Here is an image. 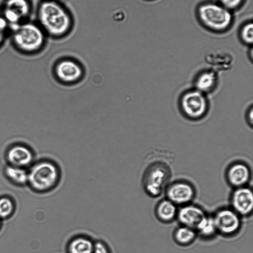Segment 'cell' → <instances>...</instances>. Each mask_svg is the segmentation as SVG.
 Listing matches in <instances>:
<instances>
[{"label": "cell", "instance_id": "8", "mask_svg": "<svg viewBox=\"0 0 253 253\" xmlns=\"http://www.w3.org/2000/svg\"><path fill=\"white\" fill-rule=\"evenodd\" d=\"M55 78L64 84H73L82 80L84 70L82 65L77 60L64 58L57 61L53 67Z\"/></svg>", "mask_w": 253, "mask_h": 253}, {"label": "cell", "instance_id": "2", "mask_svg": "<svg viewBox=\"0 0 253 253\" xmlns=\"http://www.w3.org/2000/svg\"><path fill=\"white\" fill-rule=\"evenodd\" d=\"M11 44L18 52L39 54L45 46L47 36L37 22L29 20L10 28Z\"/></svg>", "mask_w": 253, "mask_h": 253}, {"label": "cell", "instance_id": "4", "mask_svg": "<svg viewBox=\"0 0 253 253\" xmlns=\"http://www.w3.org/2000/svg\"><path fill=\"white\" fill-rule=\"evenodd\" d=\"M199 20L208 29L214 32H223L229 28L233 17L230 10L221 4L207 2L197 9Z\"/></svg>", "mask_w": 253, "mask_h": 253}, {"label": "cell", "instance_id": "23", "mask_svg": "<svg viewBox=\"0 0 253 253\" xmlns=\"http://www.w3.org/2000/svg\"><path fill=\"white\" fill-rule=\"evenodd\" d=\"M9 31V24L0 14V48L3 46Z\"/></svg>", "mask_w": 253, "mask_h": 253}, {"label": "cell", "instance_id": "15", "mask_svg": "<svg viewBox=\"0 0 253 253\" xmlns=\"http://www.w3.org/2000/svg\"><path fill=\"white\" fill-rule=\"evenodd\" d=\"M94 241L89 237L79 235L71 238L66 247V253H92Z\"/></svg>", "mask_w": 253, "mask_h": 253}, {"label": "cell", "instance_id": "13", "mask_svg": "<svg viewBox=\"0 0 253 253\" xmlns=\"http://www.w3.org/2000/svg\"><path fill=\"white\" fill-rule=\"evenodd\" d=\"M207 216L200 208L193 206H185L178 212L179 221L183 226L198 230Z\"/></svg>", "mask_w": 253, "mask_h": 253}, {"label": "cell", "instance_id": "17", "mask_svg": "<svg viewBox=\"0 0 253 253\" xmlns=\"http://www.w3.org/2000/svg\"><path fill=\"white\" fill-rule=\"evenodd\" d=\"M176 213L175 204L168 200L160 202L156 208V214L162 221L169 222L172 220Z\"/></svg>", "mask_w": 253, "mask_h": 253}, {"label": "cell", "instance_id": "20", "mask_svg": "<svg viewBox=\"0 0 253 253\" xmlns=\"http://www.w3.org/2000/svg\"><path fill=\"white\" fill-rule=\"evenodd\" d=\"M14 210V204L12 200L7 197L0 198V218L9 216Z\"/></svg>", "mask_w": 253, "mask_h": 253}, {"label": "cell", "instance_id": "18", "mask_svg": "<svg viewBox=\"0 0 253 253\" xmlns=\"http://www.w3.org/2000/svg\"><path fill=\"white\" fill-rule=\"evenodd\" d=\"M7 178L13 182L19 185L28 183V171L23 168L9 165L5 169Z\"/></svg>", "mask_w": 253, "mask_h": 253}, {"label": "cell", "instance_id": "26", "mask_svg": "<svg viewBox=\"0 0 253 253\" xmlns=\"http://www.w3.org/2000/svg\"><path fill=\"white\" fill-rule=\"evenodd\" d=\"M253 111L252 106L249 109L248 112L247 113V120L249 123V124L252 126L253 123Z\"/></svg>", "mask_w": 253, "mask_h": 253}, {"label": "cell", "instance_id": "3", "mask_svg": "<svg viewBox=\"0 0 253 253\" xmlns=\"http://www.w3.org/2000/svg\"><path fill=\"white\" fill-rule=\"evenodd\" d=\"M61 178L59 165L52 160L43 159L34 164L28 171V183L35 191L45 193L56 188Z\"/></svg>", "mask_w": 253, "mask_h": 253}, {"label": "cell", "instance_id": "22", "mask_svg": "<svg viewBox=\"0 0 253 253\" xmlns=\"http://www.w3.org/2000/svg\"><path fill=\"white\" fill-rule=\"evenodd\" d=\"M216 230L213 218L207 217L198 229V231L203 235L209 236Z\"/></svg>", "mask_w": 253, "mask_h": 253}, {"label": "cell", "instance_id": "10", "mask_svg": "<svg viewBox=\"0 0 253 253\" xmlns=\"http://www.w3.org/2000/svg\"><path fill=\"white\" fill-rule=\"evenodd\" d=\"M5 156L10 165L24 168L33 162L34 153L25 145L16 144L7 150Z\"/></svg>", "mask_w": 253, "mask_h": 253}, {"label": "cell", "instance_id": "16", "mask_svg": "<svg viewBox=\"0 0 253 253\" xmlns=\"http://www.w3.org/2000/svg\"><path fill=\"white\" fill-rule=\"evenodd\" d=\"M217 83V76L213 70H208L200 73L197 77L195 85L196 89L205 93L210 92L215 87Z\"/></svg>", "mask_w": 253, "mask_h": 253}, {"label": "cell", "instance_id": "21", "mask_svg": "<svg viewBox=\"0 0 253 253\" xmlns=\"http://www.w3.org/2000/svg\"><path fill=\"white\" fill-rule=\"evenodd\" d=\"M253 24L252 22L244 24L240 31V37L242 41L247 44H252L253 38Z\"/></svg>", "mask_w": 253, "mask_h": 253}, {"label": "cell", "instance_id": "11", "mask_svg": "<svg viewBox=\"0 0 253 253\" xmlns=\"http://www.w3.org/2000/svg\"><path fill=\"white\" fill-rule=\"evenodd\" d=\"M166 194L169 200L174 204H185L194 198L195 191L188 183L177 181L171 184L167 189Z\"/></svg>", "mask_w": 253, "mask_h": 253}, {"label": "cell", "instance_id": "19", "mask_svg": "<svg viewBox=\"0 0 253 253\" xmlns=\"http://www.w3.org/2000/svg\"><path fill=\"white\" fill-rule=\"evenodd\" d=\"M196 233L194 229L183 226L178 228L174 232L175 241L181 245H186L191 243L195 239Z\"/></svg>", "mask_w": 253, "mask_h": 253}, {"label": "cell", "instance_id": "14", "mask_svg": "<svg viewBox=\"0 0 253 253\" xmlns=\"http://www.w3.org/2000/svg\"><path fill=\"white\" fill-rule=\"evenodd\" d=\"M250 175L248 167L242 163H236L231 165L226 173L229 184L237 188L243 187L249 181Z\"/></svg>", "mask_w": 253, "mask_h": 253}, {"label": "cell", "instance_id": "1", "mask_svg": "<svg viewBox=\"0 0 253 253\" xmlns=\"http://www.w3.org/2000/svg\"><path fill=\"white\" fill-rule=\"evenodd\" d=\"M36 17L47 37L52 38L66 36L73 26L71 13L60 1L42 0L38 5Z\"/></svg>", "mask_w": 253, "mask_h": 253}, {"label": "cell", "instance_id": "25", "mask_svg": "<svg viewBox=\"0 0 253 253\" xmlns=\"http://www.w3.org/2000/svg\"><path fill=\"white\" fill-rule=\"evenodd\" d=\"M244 0H219L220 4L229 10L238 7Z\"/></svg>", "mask_w": 253, "mask_h": 253}, {"label": "cell", "instance_id": "27", "mask_svg": "<svg viewBox=\"0 0 253 253\" xmlns=\"http://www.w3.org/2000/svg\"><path fill=\"white\" fill-rule=\"evenodd\" d=\"M49 0L60 1V0Z\"/></svg>", "mask_w": 253, "mask_h": 253}, {"label": "cell", "instance_id": "7", "mask_svg": "<svg viewBox=\"0 0 253 253\" xmlns=\"http://www.w3.org/2000/svg\"><path fill=\"white\" fill-rule=\"evenodd\" d=\"M32 9L30 0H5L0 14L10 28L28 20Z\"/></svg>", "mask_w": 253, "mask_h": 253}, {"label": "cell", "instance_id": "9", "mask_svg": "<svg viewBox=\"0 0 253 253\" xmlns=\"http://www.w3.org/2000/svg\"><path fill=\"white\" fill-rule=\"evenodd\" d=\"M213 220L216 230L226 235L235 233L240 226L238 214L230 209H224L218 211Z\"/></svg>", "mask_w": 253, "mask_h": 253}, {"label": "cell", "instance_id": "6", "mask_svg": "<svg viewBox=\"0 0 253 253\" xmlns=\"http://www.w3.org/2000/svg\"><path fill=\"white\" fill-rule=\"evenodd\" d=\"M180 105L184 114L193 120L202 118L208 109V100L204 93L197 89L184 93L180 100Z\"/></svg>", "mask_w": 253, "mask_h": 253}, {"label": "cell", "instance_id": "12", "mask_svg": "<svg viewBox=\"0 0 253 253\" xmlns=\"http://www.w3.org/2000/svg\"><path fill=\"white\" fill-rule=\"evenodd\" d=\"M231 201L234 211L238 214L247 215L252 211L253 194L249 188H237L232 195Z\"/></svg>", "mask_w": 253, "mask_h": 253}, {"label": "cell", "instance_id": "5", "mask_svg": "<svg viewBox=\"0 0 253 253\" xmlns=\"http://www.w3.org/2000/svg\"><path fill=\"white\" fill-rule=\"evenodd\" d=\"M171 176L169 165L163 161H156L145 169L142 178L145 191L150 196H159L168 183Z\"/></svg>", "mask_w": 253, "mask_h": 253}, {"label": "cell", "instance_id": "28", "mask_svg": "<svg viewBox=\"0 0 253 253\" xmlns=\"http://www.w3.org/2000/svg\"></svg>", "mask_w": 253, "mask_h": 253}, {"label": "cell", "instance_id": "24", "mask_svg": "<svg viewBox=\"0 0 253 253\" xmlns=\"http://www.w3.org/2000/svg\"><path fill=\"white\" fill-rule=\"evenodd\" d=\"M92 253H111V252L107 243L99 240L94 241Z\"/></svg>", "mask_w": 253, "mask_h": 253}]
</instances>
